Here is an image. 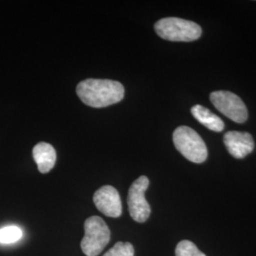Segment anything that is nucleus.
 <instances>
[{"label": "nucleus", "mask_w": 256, "mask_h": 256, "mask_svg": "<svg viewBox=\"0 0 256 256\" xmlns=\"http://www.w3.org/2000/svg\"><path fill=\"white\" fill-rule=\"evenodd\" d=\"M34 158L41 174L50 173L56 164V151L54 148L46 142H40L32 150Z\"/></svg>", "instance_id": "obj_9"}, {"label": "nucleus", "mask_w": 256, "mask_h": 256, "mask_svg": "<svg viewBox=\"0 0 256 256\" xmlns=\"http://www.w3.org/2000/svg\"><path fill=\"white\" fill-rule=\"evenodd\" d=\"M210 99L214 108L227 118L238 124L247 122V106L238 95L230 92H216L210 94Z\"/></svg>", "instance_id": "obj_6"}, {"label": "nucleus", "mask_w": 256, "mask_h": 256, "mask_svg": "<svg viewBox=\"0 0 256 256\" xmlns=\"http://www.w3.org/2000/svg\"><path fill=\"white\" fill-rule=\"evenodd\" d=\"M76 92L84 104L95 108L116 104L124 98V86L112 80L86 79L77 86Z\"/></svg>", "instance_id": "obj_1"}, {"label": "nucleus", "mask_w": 256, "mask_h": 256, "mask_svg": "<svg viewBox=\"0 0 256 256\" xmlns=\"http://www.w3.org/2000/svg\"><path fill=\"white\" fill-rule=\"evenodd\" d=\"M23 236L22 230L16 227L10 226L0 230V243L2 244H12L19 241Z\"/></svg>", "instance_id": "obj_11"}, {"label": "nucleus", "mask_w": 256, "mask_h": 256, "mask_svg": "<svg viewBox=\"0 0 256 256\" xmlns=\"http://www.w3.org/2000/svg\"><path fill=\"white\" fill-rule=\"evenodd\" d=\"M104 256H135V248L131 243L118 242Z\"/></svg>", "instance_id": "obj_13"}, {"label": "nucleus", "mask_w": 256, "mask_h": 256, "mask_svg": "<svg viewBox=\"0 0 256 256\" xmlns=\"http://www.w3.org/2000/svg\"><path fill=\"white\" fill-rule=\"evenodd\" d=\"M110 228L100 216H92L84 222V236L81 242L82 252L86 256H98L110 244Z\"/></svg>", "instance_id": "obj_4"}, {"label": "nucleus", "mask_w": 256, "mask_h": 256, "mask_svg": "<svg viewBox=\"0 0 256 256\" xmlns=\"http://www.w3.org/2000/svg\"><path fill=\"white\" fill-rule=\"evenodd\" d=\"M149 178L142 176L133 183L128 192V208L130 216L138 223L146 222L151 214V207L146 198L149 187Z\"/></svg>", "instance_id": "obj_5"}, {"label": "nucleus", "mask_w": 256, "mask_h": 256, "mask_svg": "<svg viewBox=\"0 0 256 256\" xmlns=\"http://www.w3.org/2000/svg\"><path fill=\"white\" fill-rule=\"evenodd\" d=\"M176 256H206L189 240H183L176 248Z\"/></svg>", "instance_id": "obj_12"}, {"label": "nucleus", "mask_w": 256, "mask_h": 256, "mask_svg": "<svg viewBox=\"0 0 256 256\" xmlns=\"http://www.w3.org/2000/svg\"><path fill=\"white\" fill-rule=\"evenodd\" d=\"M224 144L228 152L236 158H244L256 147L254 140L250 133L230 131L224 135Z\"/></svg>", "instance_id": "obj_8"}, {"label": "nucleus", "mask_w": 256, "mask_h": 256, "mask_svg": "<svg viewBox=\"0 0 256 256\" xmlns=\"http://www.w3.org/2000/svg\"><path fill=\"white\" fill-rule=\"evenodd\" d=\"M93 202L97 209L104 216L118 218L122 214V205L120 194L114 187L102 186L94 194Z\"/></svg>", "instance_id": "obj_7"}, {"label": "nucleus", "mask_w": 256, "mask_h": 256, "mask_svg": "<svg viewBox=\"0 0 256 256\" xmlns=\"http://www.w3.org/2000/svg\"><path fill=\"white\" fill-rule=\"evenodd\" d=\"M155 30L160 38L171 42H192L202 36L198 24L176 18L160 19L156 23Z\"/></svg>", "instance_id": "obj_2"}, {"label": "nucleus", "mask_w": 256, "mask_h": 256, "mask_svg": "<svg viewBox=\"0 0 256 256\" xmlns=\"http://www.w3.org/2000/svg\"><path fill=\"white\" fill-rule=\"evenodd\" d=\"M191 111L196 120H198L205 128L210 129V131L220 133L225 129L224 122L210 110L200 104L194 106Z\"/></svg>", "instance_id": "obj_10"}, {"label": "nucleus", "mask_w": 256, "mask_h": 256, "mask_svg": "<svg viewBox=\"0 0 256 256\" xmlns=\"http://www.w3.org/2000/svg\"><path fill=\"white\" fill-rule=\"evenodd\" d=\"M174 146L182 155L194 164H200L208 158V149L202 138L192 128L180 126L174 130Z\"/></svg>", "instance_id": "obj_3"}]
</instances>
